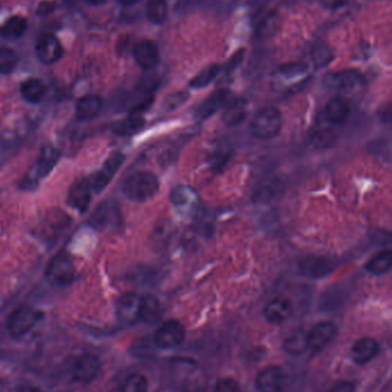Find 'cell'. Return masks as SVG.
<instances>
[{
  "mask_svg": "<svg viewBox=\"0 0 392 392\" xmlns=\"http://www.w3.org/2000/svg\"><path fill=\"white\" fill-rule=\"evenodd\" d=\"M159 178L150 171H138L130 175L123 183V193L135 202H145L159 192Z\"/></svg>",
  "mask_w": 392,
  "mask_h": 392,
  "instance_id": "cell-1",
  "label": "cell"
},
{
  "mask_svg": "<svg viewBox=\"0 0 392 392\" xmlns=\"http://www.w3.org/2000/svg\"><path fill=\"white\" fill-rule=\"evenodd\" d=\"M282 126L281 112L274 107H265L251 119V131L255 138L270 140L279 135Z\"/></svg>",
  "mask_w": 392,
  "mask_h": 392,
  "instance_id": "cell-2",
  "label": "cell"
},
{
  "mask_svg": "<svg viewBox=\"0 0 392 392\" xmlns=\"http://www.w3.org/2000/svg\"><path fill=\"white\" fill-rule=\"evenodd\" d=\"M59 154L58 149L55 147L48 146L41 150V155L38 157L37 161L35 163L32 168L29 170L27 177L23 182V187L30 188V187L37 186L45 177L48 176L51 173L55 164L58 162Z\"/></svg>",
  "mask_w": 392,
  "mask_h": 392,
  "instance_id": "cell-3",
  "label": "cell"
},
{
  "mask_svg": "<svg viewBox=\"0 0 392 392\" xmlns=\"http://www.w3.org/2000/svg\"><path fill=\"white\" fill-rule=\"evenodd\" d=\"M365 83L364 76L355 69L333 71L324 77V85L333 91L351 92Z\"/></svg>",
  "mask_w": 392,
  "mask_h": 392,
  "instance_id": "cell-4",
  "label": "cell"
},
{
  "mask_svg": "<svg viewBox=\"0 0 392 392\" xmlns=\"http://www.w3.org/2000/svg\"><path fill=\"white\" fill-rule=\"evenodd\" d=\"M41 315L30 306H21L10 315L7 327L13 337L28 334L36 326Z\"/></svg>",
  "mask_w": 392,
  "mask_h": 392,
  "instance_id": "cell-5",
  "label": "cell"
},
{
  "mask_svg": "<svg viewBox=\"0 0 392 392\" xmlns=\"http://www.w3.org/2000/svg\"><path fill=\"white\" fill-rule=\"evenodd\" d=\"M288 386V374L281 366H267L256 379L259 392H282Z\"/></svg>",
  "mask_w": 392,
  "mask_h": 392,
  "instance_id": "cell-6",
  "label": "cell"
},
{
  "mask_svg": "<svg viewBox=\"0 0 392 392\" xmlns=\"http://www.w3.org/2000/svg\"><path fill=\"white\" fill-rule=\"evenodd\" d=\"M185 338V328L178 320H168L163 322L156 331L154 342L156 346L162 350L177 348Z\"/></svg>",
  "mask_w": 392,
  "mask_h": 392,
  "instance_id": "cell-7",
  "label": "cell"
},
{
  "mask_svg": "<svg viewBox=\"0 0 392 392\" xmlns=\"http://www.w3.org/2000/svg\"><path fill=\"white\" fill-rule=\"evenodd\" d=\"M126 156L122 153L116 152L109 156L106 159L105 164L102 166L101 169L98 173H95L90 180L92 190H95V193H100L101 190H105L107 185L110 183L112 177L115 176L116 173L119 171V168L124 163Z\"/></svg>",
  "mask_w": 392,
  "mask_h": 392,
  "instance_id": "cell-8",
  "label": "cell"
},
{
  "mask_svg": "<svg viewBox=\"0 0 392 392\" xmlns=\"http://www.w3.org/2000/svg\"><path fill=\"white\" fill-rule=\"evenodd\" d=\"M74 263L69 255L61 253L57 255L48 267V277L53 284L65 286L74 279Z\"/></svg>",
  "mask_w": 392,
  "mask_h": 392,
  "instance_id": "cell-9",
  "label": "cell"
},
{
  "mask_svg": "<svg viewBox=\"0 0 392 392\" xmlns=\"http://www.w3.org/2000/svg\"><path fill=\"white\" fill-rule=\"evenodd\" d=\"M36 55L45 65H53L62 58L63 48L55 35L45 34L36 43Z\"/></svg>",
  "mask_w": 392,
  "mask_h": 392,
  "instance_id": "cell-10",
  "label": "cell"
},
{
  "mask_svg": "<svg viewBox=\"0 0 392 392\" xmlns=\"http://www.w3.org/2000/svg\"><path fill=\"white\" fill-rule=\"evenodd\" d=\"M336 335H337V326L335 325L334 322H319L306 335L308 349H311L313 351H320L336 337Z\"/></svg>",
  "mask_w": 392,
  "mask_h": 392,
  "instance_id": "cell-11",
  "label": "cell"
},
{
  "mask_svg": "<svg viewBox=\"0 0 392 392\" xmlns=\"http://www.w3.org/2000/svg\"><path fill=\"white\" fill-rule=\"evenodd\" d=\"M142 296L135 293H128L123 295L117 302V317L124 324H133L140 320L141 311Z\"/></svg>",
  "mask_w": 392,
  "mask_h": 392,
  "instance_id": "cell-12",
  "label": "cell"
},
{
  "mask_svg": "<svg viewBox=\"0 0 392 392\" xmlns=\"http://www.w3.org/2000/svg\"><path fill=\"white\" fill-rule=\"evenodd\" d=\"M100 367H101V364L97 355H81L75 364L72 376H74L75 381L88 384L97 378Z\"/></svg>",
  "mask_w": 392,
  "mask_h": 392,
  "instance_id": "cell-13",
  "label": "cell"
},
{
  "mask_svg": "<svg viewBox=\"0 0 392 392\" xmlns=\"http://www.w3.org/2000/svg\"><path fill=\"white\" fill-rule=\"evenodd\" d=\"M298 268L302 275L304 277L310 279H322L333 272L334 265L328 258L308 256L300 262Z\"/></svg>",
  "mask_w": 392,
  "mask_h": 392,
  "instance_id": "cell-14",
  "label": "cell"
},
{
  "mask_svg": "<svg viewBox=\"0 0 392 392\" xmlns=\"http://www.w3.org/2000/svg\"><path fill=\"white\" fill-rule=\"evenodd\" d=\"M293 313V305L288 298L277 296L267 302L264 308V317L271 324H282Z\"/></svg>",
  "mask_w": 392,
  "mask_h": 392,
  "instance_id": "cell-15",
  "label": "cell"
},
{
  "mask_svg": "<svg viewBox=\"0 0 392 392\" xmlns=\"http://www.w3.org/2000/svg\"><path fill=\"white\" fill-rule=\"evenodd\" d=\"M133 57L142 69L149 70L155 68L159 61V48L155 43L148 39L139 41L133 48Z\"/></svg>",
  "mask_w": 392,
  "mask_h": 392,
  "instance_id": "cell-16",
  "label": "cell"
},
{
  "mask_svg": "<svg viewBox=\"0 0 392 392\" xmlns=\"http://www.w3.org/2000/svg\"><path fill=\"white\" fill-rule=\"evenodd\" d=\"M92 187L90 180L78 179L71 185L68 202L79 213H84L91 202Z\"/></svg>",
  "mask_w": 392,
  "mask_h": 392,
  "instance_id": "cell-17",
  "label": "cell"
},
{
  "mask_svg": "<svg viewBox=\"0 0 392 392\" xmlns=\"http://www.w3.org/2000/svg\"><path fill=\"white\" fill-rule=\"evenodd\" d=\"M380 352V344L371 337L360 338L351 349V358L358 365H365L375 358Z\"/></svg>",
  "mask_w": 392,
  "mask_h": 392,
  "instance_id": "cell-18",
  "label": "cell"
},
{
  "mask_svg": "<svg viewBox=\"0 0 392 392\" xmlns=\"http://www.w3.org/2000/svg\"><path fill=\"white\" fill-rule=\"evenodd\" d=\"M230 97L231 93L228 90H218L213 92L199 106L196 115L199 116V119H208L215 112L226 107L227 104L230 102Z\"/></svg>",
  "mask_w": 392,
  "mask_h": 392,
  "instance_id": "cell-19",
  "label": "cell"
},
{
  "mask_svg": "<svg viewBox=\"0 0 392 392\" xmlns=\"http://www.w3.org/2000/svg\"><path fill=\"white\" fill-rule=\"evenodd\" d=\"M104 107L101 97L88 95L81 97L76 104V117L79 121H90L100 114Z\"/></svg>",
  "mask_w": 392,
  "mask_h": 392,
  "instance_id": "cell-20",
  "label": "cell"
},
{
  "mask_svg": "<svg viewBox=\"0 0 392 392\" xmlns=\"http://www.w3.org/2000/svg\"><path fill=\"white\" fill-rule=\"evenodd\" d=\"M349 112H350V107H349L348 102L340 95L331 98L326 105V117L333 124H343L348 119Z\"/></svg>",
  "mask_w": 392,
  "mask_h": 392,
  "instance_id": "cell-21",
  "label": "cell"
},
{
  "mask_svg": "<svg viewBox=\"0 0 392 392\" xmlns=\"http://www.w3.org/2000/svg\"><path fill=\"white\" fill-rule=\"evenodd\" d=\"M27 29V19L21 15H13L0 27V36L5 39L14 41V39L22 37Z\"/></svg>",
  "mask_w": 392,
  "mask_h": 392,
  "instance_id": "cell-22",
  "label": "cell"
},
{
  "mask_svg": "<svg viewBox=\"0 0 392 392\" xmlns=\"http://www.w3.org/2000/svg\"><path fill=\"white\" fill-rule=\"evenodd\" d=\"M95 223L100 226H114L121 222V213L119 206L114 202L101 204L95 213Z\"/></svg>",
  "mask_w": 392,
  "mask_h": 392,
  "instance_id": "cell-23",
  "label": "cell"
},
{
  "mask_svg": "<svg viewBox=\"0 0 392 392\" xmlns=\"http://www.w3.org/2000/svg\"><path fill=\"white\" fill-rule=\"evenodd\" d=\"M20 90L22 97L30 104L41 101L46 93V86L38 78H28L21 84Z\"/></svg>",
  "mask_w": 392,
  "mask_h": 392,
  "instance_id": "cell-24",
  "label": "cell"
},
{
  "mask_svg": "<svg viewBox=\"0 0 392 392\" xmlns=\"http://www.w3.org/2000/svg\"><path fill=\"white\" fill-rule=\"evenodd\" d=\"M162 317V308L159 300L153 295L142 296L141 311L140 320L147 324H155Z\"/></svg>",
  "mask_w": 392,
  "mask_h": 392,
  "instance_id": "cell-25",
  "label": "cell"
},
{
  "mask_svg": "<svg viewBox=\"0 0 392 392\" xmlns=\"http://www.w3.org/2000/svg\"><path fill=\"white\" fill-rule=\"evenodd\" d=\"M366 270L374 275H382L392 268V249H384L373 256L367 264Z\"/></svg>",
  "mask_w": 392,
  "mask_h": 392,
  "instance_id": "cell-26",
  "label": "cell"
},
{
  "mask_svg": "<svg viewBox=\"0 0 392 392\" xmlns=\"http://www.w3.org/2000/svg\"><path fill=\"white\" fill-rule=\"evenodd\" d=\"M247 116V104L242 99L227 104L223 119L227 126H235L244 122Z\"/></svg>",
  "mask_w": 392,
  "mask_h": 392,
  "instance_id": "cell-27",
  "label": "cell"
},
{
  "mask_svg": "<svg viewBox=\"0 0 392 392\" xmlns=\"http://www.w3.org/2000/svg\"><path fill=\"white\" fill-rule=\"evenodd\" d=\"M144 126H145V119L140 114H131L129 117L116 122L112 126V132L116 135L128 137L135 135L144 128Z\"/></svg>",
  "mask_w": 392,
  "mask_h": 392,
  "instance_id": "cell-28",
  "label": "cell"
},
{
  "mask_svg": "<svg viewBox=\"0 0 392 392\" xmlns=\"http://www.w3.org/2000/svg\"><path fill=\"white\" fill-rule=\"evenodd\" d=\"M336 139H337V135L335 133L334 130L326 128V126L315 128L310 133V140H311L312 145L318 149L329 148L336 142Z\"/></svg>",
  "mask_w": 392,
  "mask_h": 392,
  "instance_id": "cell-29",
  "label": "cell"
},
{
  "mask_svg": "<svg viewBox=\"0 0 392 392\" xmlns=\"http://www.w3.org/2000/svg\"><path fill=\"white\" fill-rule=\"evenodd\" d=\"M169 7L166 0H150L146 6V15L152 23L162 24L168 19Z\"/></svg>",
  "mask_w": 392,
  "mask_h": 392,
  "instance_id": "cell-30",
  "label": "cell"
},
{
  "mask_svg": "<svg viewBox=\"0 0 392 392\" xmlns=\"http://www.w3.org/2000/svg\"><path fill=\"white\" fill-rule=\"evenodd\" d=\"M334 58L333 51L325 41H317L311 48L312 62L317 68H324Z\"/></svg>",
  "mask_w": 392,
  "mask_h": 392,
  "instance_id": "cell-31",
  "label": "cell"
},
{
  "mask_svg": "<svg viewBox=\"0 0 392 392\" xmlns=\"http://www.w3.org/2000/svg\"><path fill=\"white\" fill-rule=\"evenodd\" d=\"M308 334H303L301 331H296L286 338L284 348L291 355H301L308 349Z\"/></svg>",
  "mask_w": 392,
  "mask_h": 392,
  "instance_id": "cell-32",
  "label": "cell"
},
{
  "mask_svg": "<svg viewBox=\"0 0 392 392\" xmlns=\"http://www.w3.org/2000/svg\"><path fill=\"white\" fill-rule=\"evenodd\" d=\"M219 72V65H211L209 67L204 68L202 71H199V74L190 79V86L192 88H196V90L206 88V85H209L218 76Z\"/></svg>",
  "mask_w": 392,
  "mask_h": 392,
  "instance_id": "cell-33",
  "label": "cell"
},
{
  "mask_svg": "<svg viewBox=\"0 0 392 392\" xmlns=\"http://www.w3.org/2000/svg\"><path fill=\"white\" fill-rule=\"evenodd\" d=\"M147 390H148L147 379L139 373H133L128 376L121 386V392H147Z\"/></svg>",
  "mask_w": 392,
  "mask_h": 392,
  "instance_id": "cell-34",
  "label": "cell"
},
{
  "mask_svg": "<svg viewBox=\"0 0 392 392\" xmlns=\"http://www.w3.org/2000/svg\"><path fill=\"white\" fill-rule=\"evenodd\" d=\"M17 52L6 46H0V74H10L17 67Z\"/></svg>",
  "mask_w": 392,
  "mask_h": 392,
  "instance_id": "cell-35",
  "label": "cell"
},
{
  "mask_svg": "<svg viewBox=\"0 0 392 392\" xmlns=\"http://www.w3.org/2000/svg\"><path fill=\"white\" fill-rule=\"evenodd\" d=\"M171 199L175 206L182 208V206H186V204H193L195 201V194L187 187H179L175 190L171 195Z\"/></svg>",
  "mask_w": 392,
  "mask_h": 392,
  "instance_id": "cell-36",
  "label": "cell"
},
{
  "mask_svg": "<svg viewBox=\"0 0 392 392\" xmlns=\"http://www.w3.org/2000/svg\"><path fill=\"white\" fill-rule=\"evenodd\" d=\"M213 392H242L241 391L240 384L237 380L232 378H224L217 381L216 386Z\"/></svg>",
  "mask_w": 392,
  "mask_h": 392,
  "instance_id": "cell-37",
  "label": "cell"
},
{
  "mask_svg": "<svg viewBox=\"0 0 392 392\" xmlns=\"http://www.w3.org/2000/svg\"><path fill=\"white\" fill-rule=\"evenodd\" d=\"M230 156L231 149L226 148L225 146L216 149V152L213 153V155L211 156V166L215 169L223 168L225 166V163L230 159Z\"/></svg>",
  "mask_w": 392,
  "mask_h": 392,
  "instance_id": "cell-38",
  "label": "cell"
},
{
  "mask_svg": "<svg viewBox=\"0 0 392 392\" xmlns=\"http://www.w3.org/2000/svg\"><path fill=\"white\" fill-rule=\"evenodd\" d=\"M244 60V51H239L230 59V61L227 62L225 66V71L227 74H230L232 71L237 69V66L240 65L241 62Z\"/></svg>",
  "mask_w": 392,
  "mask_h": 392,
  "instance_id": "cell-39",
  "label": "cell"
},
{
  "mask_svg": "<svg viewBox=\"0 0 392 392\" xmlns=\"http://www.w3.org/2000/svg\"><path fill=\"white\" fill-rule=\"evenodd\" d=\"M320 3L327 10H335L344 7L349 3V0H320Z\"/></svg>",
  "mask_w": 392,
  "mask_h": 392,
  "instance_id": "cell-40",
  "label": "cell"
},
{
  "mask_svg": "<svg viewBox=\"0 0 392 392\" xmlns=\"http://www.w3.org/2000/svg\"><path fill=\"white\" fill-rule=\"evenodd\" d=\"M186 99V95L185 93H178V95H171L170 98H168V101H166V108L173 109L177 106H179L180 104H183Z\"/></svg>",
  "mask_w": 392,
  "mask_h": 392,
  "instance_id": "cell-41",
  "label": "cell"
},
{
  "mask_svg": "<svg viewBox=\"0 0 392 392\" xmlns=\"http://www.w3.org/2000/svg\"><path fill=\"white\" fill-rule=\"evenodd\" d=\"M327 392H355V386L351 382H338Z\"/></svg>",
  "mask_w": 392,
  "mask_h": 392,
  "instance_id": "cell-42",
  "label": "cell"
},
{
  "mask_svg": "<svg viewBox=\"0 0 392 392\" xmlns=\"http://www.w3.org/2000/svg\"><path fill=\"white\" fill-rule=\"evenodd\" d=\"M305 70L304 65H291L286 66V67L281 68V72L284 75H288V76H291V75L300 74V72H303Z\"/></svg>",
  "mask_w": 392,
  "mask_h": 392,
  "instance_id": "cell-43",
  "label": "cell"
},
{
  "mask_svg": "<svg viewBox=\"0 0 392 392\" xmlns=\"http://www.w3.org/2000/svg\"><path fill=\"white\" fill-rule=\"evenodd\" d=\"M380 117L382 119L383 123L391 124L392 126V102L389 105H386L383 107L382 110L380 112Z\"/></svg>",
  "mask_w": 392,
  "mask_h": 392,
  "instance_id": "cell-44",
  "label": "cell"
},
{
  "mask_svg": "<svg viewBox=\"0 0 392 392\" xmlns=\"http://www.w3.org/2000/svg\"><path fill=\"white\" fill-rule=\"evenodd\" d=\"M55 8V3H51V1H43V3L38 6V14L41 15H46V14L52 12Z\"/></svg>",
  "mask_w": 392,
  "mask_h": 392,
  "instance_id": "cell-45",
  "label": "cell"
},
{
  "mask_svg": "<svg viewBox=\"0 0 392 392\" xmlns=\"http://www.w3.org/2000/svg\"><path fill=\"white\" fill-rule=\"evenodd\" d=\"M15 392H45L44 390H41V388L34 386H21L17 388Z\"/></svg>",
  "mask_w": 392,
  "mask_h": 392,
  "instance_id": "cell-46",
  "label": "cell"
},
{
  "mask_svg": "<svg viewBox=\"0 0 392 392\" xmlns=\"http://www.w3.org/2000/svg\"><path fill=\"white\" fill-rule=\"evenodd\" d=\"M119 3L124 5V6H131L133 3H137L138 0H119Z\"/></svg>",
  "mask_w": 392,
  "mask_h": 392,
  "instance_id": "cell-47",
  "label": "cell"
},
{
  "mask_svg": "<svg viewBox=\"0 0 392 392\" xmlns=\"http://www.w3.org/2000/svg\"><path fill=\"white\" fill-rule=\"evenodd\" d=\"M88 1L92 5H102V3H107V0H88Z\"/></svg>",
  "mask_w": 392,
  "mask_h": 392,
  "instance_id": "cell-48",
  "label": "cell"
},
{
  "mask_svg": "<svg viewBox=\"0 0 392 392\" xmlns=\"http://www.w3.org/2000/svg\"><path fill=\"white\" fill-rule=\"evenodd\" d=\"M193 392H204V391H203L202 389H199V390H195V391Z\"/></svg>",
  "mask_w": 392,
  "mask_h": 392,
  "instance_id": "cell-49",
  "label": "cell"
}]
</instances>
